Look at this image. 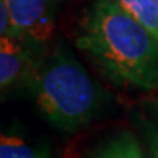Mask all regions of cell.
<instances>
[{
    "instance_id": "obj_6",
    "label": "cell",
    "mask_w": 158,
    "mask_h": 158,
    "mask_svg": "<svg viewBox=\"0 0 158 158\" xmlns=\"http://www.w3.org/2000/svg\"><path fill=\"white\" fill-rule=\"evenodd\" d=\"M89 158H148L143 147L129 130H120L118 133L102 142Z\"/></svg>"
},
{
    "instance_id": "obj_5",
    "label": "cell",
    "mask_w": 158,
    "mask_h": 158,
    "mask_svg": "<svg viewBox=\"0 0 158 158\" xmlns=\"http://www.w3.org/2000/svg\"><path fill=\"white\" fill-rule=\"evenodd\" d=\"M0 158H54L51 148L18 129H9L0 138Z\"/></svg>"
},
{
    "instance_id": "obj_3",
    "label": "cell",
    "mask_w": 158,
    "mask_h": 158,
    "mask_svg": "<svg viewBox=\"0 0 158 158\" xmlns=\"http://www.w3.org/2000/svg\"><path fill=\"white\" fill-rule=\"evenodd\" d=\"M12 19L9 37L44 45L53 37L59 0H3Z\"/></svg>"
},
{
    "instance_id": "obj_4",
    "label": "cell",
    "mask_w": 158,
    "mask_h": 158,
    "mask_svg": "<svg viewBox=\"0 0 158 158\" xmlns=\"http://www.w3.org/2000/svg\"><path fill=\"white\" fill-rule=\"evenodd\" d=\"M37 47L15 37H0V86L3 91L22 82L29 84L41 63L34 57L32 48Z\"/></svg>"
},
{
    "instance_id": "obj_7",
    "label": "cell",
    "mask_w": 158,
    "mask_h": 158,
    "mask_svg": "<svg viewBox=\"0 0 158 158\" xmlns=\"http://www.w3.org/2000/svg\"><path fill=\"white\" fill-rule=\"evenodd\" d=\"M158 40V3L155 0H114Z\"/></svg>"
},
{
    "instance_id": "obj_8",
    "label": "cell",
    "mask_w": 158,
    "mask_h": 158,
    "mask_svg": "<svg viewBox=\"0 0 158 158\" xmlns=\"http://www.w3.org/2000/svg\"><path fill=\"white\" fill-rule=\"evenodd\" d=\"M145 145L147 157L158 158V122H152L145 126Z\"/></svg>"
},
{
    "instance_id": "obj_9",
    "label": "cell",
    "mask_w": 158,
    "mask_h": 158,
    "mask_svg": "<svg viewBox=\"0 0 158 158\" xmlns=\"http://www.w3.org/2000/svg\"><path fill=\"white\" fill-rule=\"evenodd\" d=\"M155 2H157V3H158V0H155Z\"/></svg>"
},
{
    "instance_id": "obj_1",
    "label": "cell",
    "mask_w": 158,
    "mask_h": 158,
    "mask_svg": "<svg viewBox=\"0 0 158 158\" xmlns=\"http://www.w3.org/2000/svg\"><path fill=\"white\" fill-rule=\"evenodd\" d=\"M76 45L114 84L158 88V40L114 0H95L79 25Z\"/></svg>"
},
{
    "instance_id": "obj_2",
    "label": "cell",
    "mask_w": 158,
    "mask_h": 158,
    "mask_svg": "<svg viewBox=\"0 0 158 158\" xmlns=\"http://www.w3.org/2000/svg\"><path fill=\"white\" fill-rule=\"evenodd\" d=\"M29 88L41 116L69 133L97 120L110 101L107 91L63 44L41 60Z\"/></svg>"
}]
</instances>
